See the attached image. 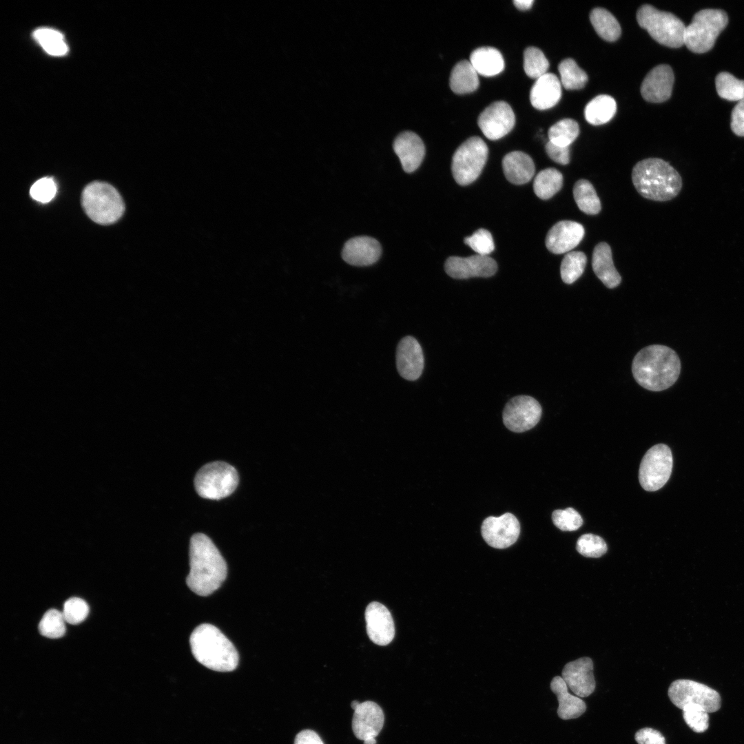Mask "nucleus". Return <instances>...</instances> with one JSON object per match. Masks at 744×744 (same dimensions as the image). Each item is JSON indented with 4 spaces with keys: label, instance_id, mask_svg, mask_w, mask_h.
I'll list each match as a JSON object with an SVG mask.
<instances>
[{
    "label": "nucleus",
    "instance_id": "obj_29",
    "mask_svg": "<svg viewBox=\"0 0 744 744\" xmlns=\"http://www.w3.org/2000/svg\"><path fill=\"white\" fill-rule=\"evenodd\" d=\"M449 84L452 91L459 94L470 93L477 89L478 74L469 61H461L454 66Z\"/></svg>",
    "mask_w": 744,
    "mask_h": 744
},
{
    "label": "nucleus",
    "instance_id": "obj_45",
    "mask_svg": "<svg viewBox=\"0 0 744 744\" xmlns=\"http://www.w3.org/2000/svg\"><path fill=\"white\" fill-rule=\"evenodd\" d=\"M464 241L474 251L482 256H488L495 249L493 236L490 232L485 229H477L471 236L466 237Z\"/></svg>",
    "mask_w": 744,
    "mask_h": 744
},
{
    "label": "nucleus",
    "instance_id": "obj_24",
    "mask_svg": "<svg viewBox=\"0 0 744 744\" xmlns=\"http://www.w3.org/2000/svg\"><path fill=\"white\" fill-rule=\"evenodd\" d=\"M561 96L560 80L554 74L548 72L536 79L530 92L532 105L540 110L552 107L559 102Z\"/></svg>",
    "mask_w": 744,
    "mask_h": 744
},
{
    "label": "nucleus",
    "instance_id": "obj_47",
    "mask_svg": "<svg viewBox=\"0 0 744 744\" xmlns=\"http://www.w3.org/2000/svg\"><path fill=\"white\" fill-rule=\"evenodd\" d=\"M634 738L638 744H665L663 734L650 727L638 730L634 735Z\"/></svg>",
    "mask_w": 744,
    "mask_h": 744
},
{
    "label": "nucleus",
    "instance_id": "obj_9",
    "mask_svg": "<svg viewBox=\"0 0 744 744\" xmlns=\"http://www.w3.org/2000/svg\"><path fill=\"white\" fill-rule=\"evenodd\" d=\"M488 149L478 136H473L462 143L455 152L451 170L455 180L460 185L475 181L481 174L487 160Z\"/></svg>",
    "mask_w": 744,
    "mask_h": 744
},
{
    "label": "nucleus",
    "instance_id": "obj_26",
    "mask_svg": "<svg viewBox=\"0 0 744 744\" xmlns=\"http://www.w3.org/2000/svg\"><path fill=\"white\" fill-rule=\"evenodd\" d=\"M502 167L506 179L515 185L529 182L535 172V164L531 157L520 151L506 154L502 160Z\"/></svg>",
    "mask_w": 744,
    "mask_h": 744
},
{
    "label": "nucleus",
    "instance_id": "obj_53",
    "mask_svg": "<svg viewBox=\"0 0 744 744\" xmlns=\"http://www.w3.org/2000/svg\"><path fill=\"white\" fill-rule=\"evenodd\" d=\"M359 703H360V702L358 701H353L351 702V707L353 709V710L359 705Z\"/></svg>",
    "mask_w": 744,
    "mask_h": 744
},
{
    "label": "nucleus",
    "instance_id": "obj_17",
    "mask_svg": "<svg viewBox=\"0 0 744 744\" xmlns=\"http://www.w3.org/2000/svg\"><path fill=\"white\" fill-rule=\"evenodd\" d=\"M562 679L568 688L577 696L586 697L595 688L593 662L589 657H581L565 665Z\"/></svg>",
    "mask_w": 744,
    "mask_h": 744
},
{
    "label": "nucleus",
    "instance_id": "obj_30",
    "mask_svg": "<svg viewBox=\"0 0 744 744\" xmlns=\"http://www.w3.org/2000/svg\"><path fill=\"white\" fill-rule=\"evenodd\" d=\"M617 111L615 100L606 94L599 95L592 99L586 106L584 114L586 121L593 125L608 123Z\"/></svg>",
    "mask_w": 744,
    "mask_h": 744
},
{
    "label": "nucleus",
    "instance_id": "obj_36",
    "mask_svg": "<svg viewBox=\"0 0 744 744\" xmlns=\"http://www.w3.org/2000/svg\"><path fill=\"white\" fill-rule=\"evenodd\" d=\"M579 134V125L571 118H564L557 122L549 128L548 132L549 141L561 147H569Z\"/></svg>",
    "mask_w": 744,
    "mask_h": 744
},
{
    "label": "nucleus",
    "instance_id": "obj_4",
    "mask_svg": "<svg viewBox=\"0 0 744 744\" xmlns=\"http://www.w3.org/2000/svg\"><path fill=\"white\" fill-rule=\"evenodd\" d=\"M189 643L195 659L210 670L230 672L238 665L236 649L213 625L203 623L196 627L190 636Z\"/></svg>",
    "mask_w": 744,
    "mask_h": 744
},
{
    "label": "nucleus",
    "instance_id": "obj_20",
    "mask_svg": "<svg viewBox=\"0 0 744 744\" xmlns=\"http://www.w3.org/2000/svg\"><path fill=\"white\" fill-rule=\"evenodd\" d=\"M384 722V716L381 707L375 702L364 701L360 703L354 710L352 719V730L357 738L365 741L375 738Z\"/></svg>",
    "mask_w": 744,
    "mask_h": 744
},
{
    "label": "nucleus",
    "instance_id": "obj_15",
    "mask_svg": "<svg viewBox=\"0 0 744 744\" xmlns=\"http://www.w3.org/2000/svg\"><path fill=\"white\" fill-rule=\"evenodd\" d=\"M446 273L455 279L474 277L488 278L497 270V262L488 256L476 254L469 257L451 256L444 264Z\"/></svg>",
    "mask_w": 744,
    "mask_h": 744
},
{
    "label": "nucleus",
    "instance_id": "obj_33",
    "mask_svg": "<svg viewBox=\"0 0 744 744\" xmlns=\"http://www.w3.org/2000/svg\"><path fill=\"white\" fill-rule=\"evenodd\" d=\"M563 175L555 168L549 167L540 171L533 182V190L542 200L552 198L562 187Z\"/></svg>",
    "mask_w": 744,
    "mask_h": 744
},
{
    "label": "nucleus",
    "instance_id": "obj_7",
    "mask_svg": "<svg viewBox=\"0 0 744 744\" xmlns=\"http://www.w3.org/2000/svg\"><path fill=\"white\" fill-rule=\"evenodd\" d=\"M727 23V15L722 10L704 9L697 12L685 27L684 45L694 53L708 52Z\"/></svg>",
    "mask_w": 744,
    "mask_h": 744
},
{
    "label": "nucleus",
    "instance_id": "obj_14",
    "mask_svg": "<svg viewBox=\"0 0 744 744\" xmlns=\"http://www.w3.org/2000/svg\"><path fill=\"white\" fill-rule=\"evenodd\" d=\"M515 116L511 107L503 101H495L479 114L478 125L484 135L490 140H497L513 128Z\"/></svg>",
    "mask_w": 744,
    "mask_h": 744
},
{
    "label": "nucleus",
    "instance_id": "obj_1",
    "mask_svg": "<svg viewBox=\"0 0 744 744\" xmlns=\"http://www.w3.org/2000/svg\"><path fill=\"white\" fill-rule=\"evenodd\" d=\"M189 566L187 585L200 596L213 593L227 577L225 559L212 541L202 533H196L191 538Z\"/></svg>",
    "mask_w": 744,
    "mask_h": 744
},
{
    "label": "nucleus",
    "instance_id": "obj_46",
    "mask_svg": "<svg viewBox=\"0 0 744 744\" xmlns=\"http://www.w3.org/2000/svg\"><path fill=\"white\" fill-rule=\"evenodd\" d=\"M56 193V185L52 178L45 177L36 181L31 187V197L40 203L50 202Z\"/></svg>",
    "mask_w": 744,
    "mask_h": 744
},
{
    "label": "nucleus",
    "instance_id": "obj_21",
    "mask_svg": "<svg viewBox=\"0 0 744 744\" xmlns=\"http://www.w3.org/2000/svg\"><path fill=\"white\" fill-rule=\"evenodd\" d=\"M674 81L673 71L670 65H657L644 78L641 85V94L644 100L648 102H664L671 96Z\"/></svg>",
    "mask_w": 744,
    "mask_h": 744
},
{
    "label": "nucleus",
    "instance_id": "obj_16",
    "mask_svg": "<svg viewBox=\"0 0 744 744\" xmlns=\"http://www.w3.org/2000/svg\"><path fill=\"white\" fill-rule=\"evenodd\" d=\"M424 366V358L418 341L410 335L403 338L396 350V366L399 374L405 380L414 381L421 376Z\"/></svg>",
    "mask_w": 744,
    "mask_h": 744
},
{
    "label": "nucleus",
    "instance_id": "obj_34",
    "mask_svg": "<svg viewBox=\"0 0 744 744\" xmlns=\"http://www.w3.org/2000/svg\"><path fill=\"white\" fill-rule=\"evenodd\" d=\"M33 36L43 49L50 55L63 56L68 51L63 35L56 30L48 28H38L34 31Z\"/></svg>",
    "mask_w": 744,
    "mask_h": 744
},
{
    "label": "nucleus",
    "instance_id": "obj_32",
    "mask_svg": "<svg viewBox=\"0 0 744 744\" xmlns=\"http://www.w3.org/2000/svg\"><path fill=\"white\" fill-rule=\"evenodd\" d=\"M574 200L579 209L588 215H596L601 209V201L592 183L579 179L573 187Z\"/></svg>",
    "mask_w": 744,
    "mask_h": 744
},
{
    "label": "nucleus",
    "instance_id": "obj_48",
    "mask_svg": "<svg viewBox=\"0 0 744 744\" xmlns=\"http://www.w3.org/2000/svg\"><path fill=\"white\" fill-rule=\"evenodd\" d=\"M546 152L554 162L560 165L570 163V147L557 145L548 141L545 145Z\"/></svg>",
    "mask_w": 744,
    "mask_h": 744
},
{
    "label": "nucleus",
    "instance_id": "obj_39",
    "mask_svg": "<svg viewBox=\"0 0 744 744\" xmlns=\"http://www.w3.org/2000/svg\"><path fill=\"white\" fill-rule=\"evenodd\" d=\"M65 622L61 612L56 609H50L41 618L39 624V630L41 634L45 637L60 638L65 633Z\"/></svg>",
    "mask_w": 744,
    "mask_h": 744
},
{
    "label": "nucleus",
    "instance_id": "obj_49",
    "mask_svg": "<svg viewBox=\"0 0 744 744\" xmlns=\"http://www.w3.org/2000/svg\"><path fill=\"white\" fill-rule=\"evenodd\" d=\"M731 129L739 136H744V99L738 101L732 112Z\"/></svg>",
    "mask_w": 744,
    "mask_h": 744
},
{
    "label": "nucleus",
    "instance_id": "obj_38",
    "mask_svg": "<svg viewBox=\"0 0 744 744\" xmlns=\"http://www.w3.org/2000/svg\"><path fill=\"white\" fill-rule=\"evenodd\" d=\"M716 92L720 97L731 101L744 99V80L736 79L729 72H720L715 79Z\"/></svg>",
    "mask_w": 744,
    "mask_h": 744
},
{
    "label": "nucleus",
    "instance_id": "obj_18",
    "mask_svg": "<svg viewBox=\"0 0 744 744\" xmlns=\"http://www.w3.org/2000/svg\"><path fill=\"white\" fill-rule=\"evenodd\" d=\"M366 632L370 639L377 645L390 643L395 636V626L389 610L382 603L373 601L365 610Z\"/></svg>",
    "mask_w": 744,
    "mask_h": 744
},
{
    "label": "nucleus",
    "instance_id": "obj_31",
    "mask_svg": "<svg viewBox=\"0 0 744 744\" xmlns=\"http://www.w3.org/2000/svg\"><path fill=\"white\" fill-rule=\"evenodd\" d=\"M590 22L600 37L607 41H614L621 35V26L616 18L607 10L593 9L590 14Z\"/></svg>",
    "mask_w": 744,
    "mask_h": 744
},
{
    "label": "nucleus",
    "instance_id": "obj_51",
    "mask_svg": "<svg viewBox=\"0 0 744 744\" xmlns=\"http://www.w3.org/2000/svg\"><path fill=\"white\" fill-rule=\"evenodd\" d=\"M534 1L533 0H515L513 3L515 7L521 10H526L529 9Z\"/></svg>",
    "mask_w": 744,
    "mask_h": 744
},
{
    "label": "nucleus",
    "instance_id": "obj_37",
    "mask_svg": "<svg viewBox=\"0 0 744 744\" xmlns=\"http://www.w3.org/2000/svg\"><path fill=\"white\" fill-rule=\"evenodd\" d=\"M587 262V257L582 251H571L563 258L560 266L562 281L566 284L575 282L583 274Z\"/></svg>",
    "mask_w": 744,
    "mask_h": 744
},
{
    "label": "nucleus",
    "instance_id": "obj_28",
    "mask_svg": "<svg viewBox=\"0 0 744 744\" xmlns=\"http://www.w3.org/2000/svg\"><path fill=\"white\" fill-rule=\"evenodd\" d=\"M477 74L492 76L499 74L504 68L501 52L493 47H481L474 50L469 61Z\"/></svg>",
    "mask_w": 744,
    "mask_h": 744
},
{
    "label": "nucleus",
    "instance_id": "obj_12",
    "mask_svg": "<svg viewBox=\"0 0 744 744\" xmlns=\"http://www.w3.org/2000/svg\"><path fill=\"white\" fill-rule=\"evenodd\" d=\"M541 412V406L537 400L529 395H517L506 404L503 422L513 432H525L539 422Z\"/></svg>",
    "mask_w": 744,
    "mask_h": 744
},
{
    "label": "nucleus",
    "instance_id": "obj_41",
    "mask_svg": "<svg viewBox=\"0 0 744 744\" xmlns=\"http://www.w3.org/2000/svg\"><path fill=\"white\" fill-rule=\"evenodd\" d=\"M577 552L586 557L597 558L604 555L607 550V544L601 537L591 534L582 535L577 540L576 544Z\"/></svg>",
    "mask_w": 744,
    "mask_h": 744
},
{
    "label": "nucleus",
    "instance_id": "obj_44",
    "mask_svg": "<svg viewBox=\"0 0 744 744\" xmlns=\"http://www.w3.org/2000/svg\"><path fill=\"white\" fill-rule=\"evenodd\" d=\"M62 613L67 623L73 625L79 624L87 617L89 606L83 599L72 597L64 603Z\"/></svg>",
    "mask_w": 744,
    "mask_h": 744
},
{
    "label": "nucleus",
    "instance_id": "obj_50",
    "mask_svg": "<svg viewBox=\"0 0 744 744\" xmlns=\"http://www.w3.org/2000/svg\"><path fill=\"white\" fill-rule=\"evenodd\" d=\"M294 744H324L316 732L311 730L300 732L296 736Z\"/></svg>",
    "mask_w": 744,
    "mask_h": 744
},
{
    "label": "nucleus",
    "instance_id": "obj_52",
    "mask_svg": "<svg viewBox=\"0 0 744 744\" xmlns=\"http://www.w3.org/2000/svg\"><path fill=\"white\" fill-rule=\"evenodd\" d=\"M364 744H376L375 738H369L363 741Z\"/></svg>",
    "mask_w": 744,
    "mask_h": 744
},
{
    "label": "nucleus",
    "instance_id": "obj_13",
    "mask_svg": "<svg viewBox=\"0 0 744 744\" xmlns=\"http://www.w3.org/2000/svg\"><path fill=\"white\" fill-rule=\"evenodd\" d=\"M481 533L489 546L504 549L516 542L520 533V524L517 517L510 513L499 517L490 516L483 521Z\"/></svg>",
    "mask_w": 744,
    "mask_h": 744
},
{
    "label": "nucleus",
    "instance_id": "obj_19",
    "mask_svg": "<svg viewBox=\"0 0 744 744\" xmlns=\"http://www.w3.org/2000/svg\"><path fill=\"white\" fill-rule=\"evenodd\" d=\"M584 234V227L580 223L572 220H561L549 229L545 244L546 248L555 254H565L576 247L582 240Z\"/></svg>",
    "mask_w": 744,
    "mask_h": 744
},
{
    "label": "nucleus",
    "instance_id": "obj_23",
    "mask_svg": "<svg viewBox=\"0 0 744 744\" xmlns=\"http://www.w3.org/2000/svg\"><path fill=\"white\" fill-rule=\"evenodd\" d=\"M393 149L400 158L403 169L407 173L415 171L425 155L422 140L410 131L400 134L393 142Z\"/></svg>",
    "mask_w": 744,
    "mask_h": 744
},
{
    "label": "nucleus",
    "instance_id": "obj_43",
    "mask_svg": "<svg viewBox=\"0 0 744 744\" xmlns=\"http://www.w3.org/2000/svg\"><path fill=\"white\" fill-rule=\"evenodd\" d=\"M552 520L555 526L562 531L576 530L583 524L581 516L571 507L564 510H554L552 514Z\"/></svg>",
    "mask_w": 744,
    "mask_h": 744
},
{
    "label": "nucleus",
    "instance_id": "obj_10",
    "mask_svg": "<svg viewBox=\"0 0 744 744\" xmlns=\"http://www.w3.org/2000/svg\"><path fill=\"white\" fill-rule=\"evenodd\" d=\"M673 466L670 448L665 444L652 446L644 455L639 466V480L647 491L661 488L668 481Z\"/></svg>",
    "mask_w": 744,
    "mask_h": 744
},
{
    "label": "nucleus",
    "instance_id": "obj_42",
    "mask_svg": "<svg viewBox=\"0 0 744 744\" xmlns=\"http://www.w3.org/2000/svg\"><path fill=\"white\" fill-rule=\"evenodd\" d=\"M683 716L686 724L695 732L701 733L709 726L708 712L698 705L689 704L683 709Z\"/></svg>",
    "mask_w": 744,
    "mask_h": 744
},
{
    "label": "nucleus",
    "instance_id": "obj_2",
    "mask_svg": "<svg viewBox=\"0 0 744 744\" xmlns=\"http://www.w3.org/2000/svg\"><path fill=\"white\" fill-rule=\"evenodd\" d=\"M632 371L637 383L652 391H661L672 386L681 372V361L671 348L660 344L648 346L634 356Z\"/></svg>",
    "mask_w": 744,
    "mask_h": 744
},
{
    "label": "nucleus",
    "instance_id": "obj_40",
    "mask_svg": "<svg viewBox=\"0 0 744 744\" xmlns=\"http://www.w3.org/2000/svg\"><path fill=\"white\" fill-rule=\"evenodd\" d=\"M549 62L541 50L528 47L524 52V69L528 76L537 79L547 73Z\"/></svg>",
    "mask_w": 744,
    "mask_h": 744
},
{
    "label": "nucleus",
    "instance_id": "obj_27",
    "mask_svg": "<svg viewBox=\"0 0 744 744\" xmlns=\"http://www.w3.org/2000/svg\"><path fill=\"white\" fill-rule=\"evenodd\" d=\"M550 688L558 699L557 714L559 718L564 720L576 719L585 712V702L568 692L569 688L561 676H557L552 679Z\"/></svg>",
    "mask_w": 744,
    "mask_h": 744
},
{
    "label": "nucleus",
    "instance_id": "obj_8",
    "mask_svg": "<svg viewBox=\"0 0 744 744\" xmlns=\"http://www.w3.org/2000/svg\"><path fill=\"white\" fill-rule=\"evenodd\" d=\"M238 484L236 470L223 462L203 466L196 473L194 486L198 494L205 499H220L231 495Z\"/></svg>",
    "mask_w": 744,
    "mask_h": 744
},
{
    "label": "nucleus",
    "instance_id": "obj_6",
    "mask_svg": "<svg viewBox=\"0 0 744 744\" xmlns=\"http://www.w3.org/2000/svg\"><path fill=\"white\" fill-rule=\"evenodd\" d=\"M639 25L659 43L677 48L684 45L685 25L674 14L651 5L641 6L637 12Z\"/></svg>",
    "mask_w": 744,
    "mask_h": 744
},
{
    "label": "nucleus",
    "instance_id": "obj_35",
    "mask_svg": "<svg viewBox=\"0 0 744 744\" xmlns=\"http://www.w3.org/2000/svg\"><path fill=\"white\" fill-rule=\"evenodd\" d=\"M560 82L566 90H579L588 81V75L581 70L575 60L566 59L558 66Z\"/></svg>",
    "mask_w": 744,
    "mask_h": 744
},
{
    "label": "nucleus",
    "instance_id": "obj_5",
    "mask_svg": "<svg viewBox=\"0 0 744 744\" xmlns=\"http://www.w3.org/2000/svg\"><path fill=\"white\" fill-rule=\"evenodd\" d=\"M82 207L94 222L101 225L115 223L125 210L123 200L111 185L95 181L87 185L81 196Z\"/></svg>",
    "mask_w": 744,
    "mask_h": 744
},
{
    "label": "nucleus",
    "instance_id": "obj_3",
    "mask_svg": "<svg viewBox=\"0 0 744 744\" xmlns=\"http://www.w3.org/2000/svg\"><path fill=\"white\" fill-rule=\"evenodd\" d=\"M632 180L641 196L654 201L672 200L682 188L679 172L668 162L658 158L639 161L632 169Z\"/></svg>",
    "mask_w": 744,
    "mask_h": 744
},
{
    "label": "nucleus",
    "instance_id": "obj_22",
    "mask_svg": "<svg viewBox=\"0 0 744 744\" xmlns=\"http://www.w3.org/2000/svg\"><path fill=\"white\" fill-rule=\"evenodd\" d=\"M381 253V245L376 239L369 236H356L344 244L342 256L349 265L364 267L377 262Z\"/></svg>",
    "mask_w": 744,
    "mask_h": 744
},
{
    "label": "nucleus",
    "instance_id": "obj_25",
    "mask_svg": "<svg viewBox=\"0 0 744 744\" xmlns=\"http://www.w3.org/2000/svg\"><path fill=\"white\" fill-rule=\"evenodd\" d=\"M592 267L597 278L608 288H615L621 283V277L614 267L611 248L607 242H601L595 247Z\"/></svg>",
    "mask_w": 744,
    "mask_h": 744
},
{
    "label": "nucleus",
    "instance_id": "obj_11",
    "mask_svg": "<svg viewBox=\"0 0 744 744\" xmlns=\"http://www.w3.org/2000/svg\"><path fill=\"white\" fill-rule=\"evenodd\" d=\"M668 696L679 709L689 704L698 705L707 712H714L721 707L719 694L707 685L689 679L673 681L668 689Z\"/></svg>",
    "mask_w": 744,
    "mask_h": 744
}]
</instances>
